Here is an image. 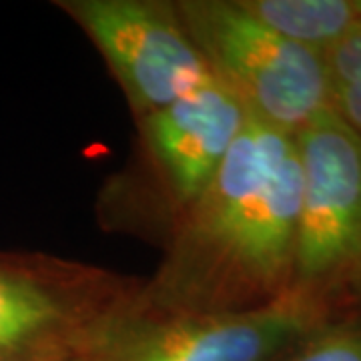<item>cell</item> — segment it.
Segmentation results:
<instances>
[{
    "label": "cell",
    "mask_w": 361,
    "mask_h": 361,
    "mask_svg": "<svg viewBox=\"0 0 361 361\" xmlns=\"http://www.w3.org/2000/svg\"><path fill=\"white\" fill-rule=\"evenodd\" d=\"M301 163L295 135L251 116L133 301L155 311L221 313L265 305L293 283Z\"/></svg>",
    "instance_id": "obj_1"
},
{
    "label": "cell",
    "mask_w": 361,
    "mask_h": 361,
    "mask_svg": "<svg viewBox=\"0 0 361 361\" xmlns=\"http://www.w3.org/2000/svg\"><path fill=\"white\" fill-rule=\"evenodd\" d=\"M295 141L301 201L291 285L353 307L361 297V137L327 109Z\"/></svg>",
    "instance_id": "obj_4"
},
{
    "label": "cell",
    "mask_w": 361,
    "mask_h": 361,
    "mask_svg": "<svg viewBox=\"0 0 361 361\" xmlns=\"http://www.w3.org/2000/svg\"><path fill=\"white\" fill-rule=\"evenodd\" d=\"M360 8H361V0H360Z\"/></svg>",
    "instance_id": "obj_12"
},
{
    "label": "cell",
    "mask_w": 361,
    "mask_h": 361,
    "mask_svg": "<svg viewBox=\"0 0 361 361\" xmlns=\"http://www.w3.org/2000/svg\"><path fill=\"white\" fill-rule=\"evenodd\" d=\"M61 361H77L75 357H71V360H61Z\"/></svg>",
    "instance_id": "obj_11"
},
{
    "label": "cell",
    "mask_w": 361,
    "mask_h": 361,
    "mask_svg": "<svg viewBox=\"0 0 361 361\" xmlns=\"http://www.w3.org/2000/svg\"><path fill=\"white\" fill-rule=\"evenodd\" d=\"M279 37L325 54L361 20L360 0H239Z\"/></svg>",
    "instance_id": "obj_8"
},
{
    "label": "cell",
    "mask_w": 361,
    "mask_h": 361,
    "mask_svg": "<svg viewBox=\"0 0 361 361\" xmlns=\"http://www.w3.org/2000/svg\"><path fill=\"white\" fill-rule=\"evenodd\" d=\"M129 295L89 265L0 251V361L75 357L90 327Z\"/></svg>",
    "instance_id": "obj_5"
},
{
    "label": "cell",
    "mask_w": 361,
    "mask_h": 361,
    "mask_svg": "<svg viewBox=\"0 0 361 361\" xmlns=\"http://www.w3.org/2000/svg\"><path fill=\"white\" fill-rule=\"evenodd\" d=\"M323 61L331 82V109L361 137V20Z\"/></svg>",
    "instance_id": "obj_9"
},
{
    "label": "cell",
    "mask_w": 361,
    "mask_h": 361,
    "mask_svg": "<svg viewBox=\"0 0 361 361\" xmlns=\"http://www.w3.org/2000/svg\"><path fill=\"white\" fill-rule=\"evenodd\" d=\"M99 49L139 118L175 103L213 77L173 2H56Z\"/></svg>",
    "instance_id": "obj_6"
},
{
    "label": "cell",
    "mask_w": 361,
    "mask_h": 361,
    "mask_svg": "<svg viewBox=\"0 0 361 361\" xmlns=\"http://www.w3.org/2000/svg\"><path fill=\"white\" fill-rule=\"evenodd\" d=\"M175 8L211 73L257 121L297 135L331 109L323 54L269 30L239 0H180Z\"/></svg>",
    "instance_id": "obj_3"
},
{
    "label": "cell",
    "mask_w": 361,
    "mask_h": 361,
    "mask_svg": "<svg viewBox=\"0 0 361 361\" xmlns=\"http://www.w3.org/2000/svg\"><path fill=\"white\" fill-rule=\"evenodd\" d=\"M275 361H361V310L339 315Z\"/></svg>",
    "instance_id": "obj_10"
},
{
    "label": "cell",
    "mask_w": 361,
    "mask_h": 361,
    "mask_svg": "<svg viewBox=\"0 0 361 361\" xmlns=\"http://www.w3.org/2000/svg\"><path fill=\"white\" fill-rule=\"evenodd\" d=\"M251 116L239 94L215 75L175 103L142 116L149 155L179 213L203 193Z\"/></svg>",
    "instance_id": "obj_7"
},
{
    "label": "cell",
    "mask_w": 361,
    "mask_h": 361,
    "mask_svg": "<svg viewBox=\"0 0 361 361\" xmlns=\"http://www.w3.org/2000/svg\"><path fill=\"white\" fill-rule=\"evenodd\" d=\"M355 307L291 285L265 305L221 313L139 307L130 295L80 339L77 361H275Z\"/></svg>",
    "instance_id": "obj_2"
}]
</instances>
